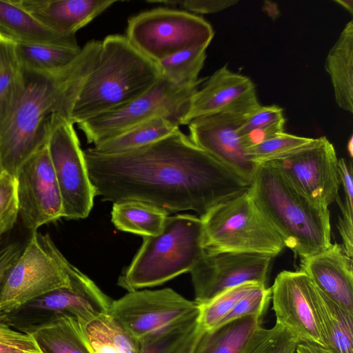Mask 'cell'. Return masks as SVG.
Listing matches in <instances>:
<instances>
[{"label": "cell", "instance_id": "cb8c5ba5", "mask_svg": "<svg viewBox=\"0 0 353 353\" xmlns=\"http://www.w3.org/2000/svg\"><path fill=\"white\" fill-rule=\"evenodd\" d=\"M312 299L325 347L332 353H353V314L327 298L313 283Z\"/></svg>", "mask_w": 353, "mask_h": 353}, {"label": "cell", "instance_id": "44dd1931", "mask_svg": "<svg viewBox=\"0 0 353 353\" xmlns=\"http://www.w3.org/2000/svg\"><path fill=\"white\" fill-rule=\"evenodd\" d=\"M0 34L16 43L80 47L75 36H65L49 29L15 0H0Z\"/></svg>", "mask_w": 353, "mask_h": 353}, {"label": "cell", "instance_id": "83f0119b", "mask_svg": "<svg viewBox=\"0 0 353 353\" xmlns=\"http://www.w3.org/2000/svg\"><path fill=\"white\" fill-rule=\"evenodd\" d=\"M111 216L118 230L150 236L162 231L168 214L143 201L125 200L113 203Z\"/></svg>", "mask_w": 353, "mask_h": 353}, {"label": "cell", "instance_id": "e575fe53", "mask_svg": "<svg viewBox=\"0 0 353 353\" xmlns=\"http://www.w3.org/2000/svg\"><path fill=\"white\" fill-rule=\"evenodd\" d=\"M299 343L292 332L276 323L270 329L262 327L243 353H294Z\"/></svg>", "mask_w": 353, "mask_h": 353}, {"label": "cell", "instance_id": "7bdbcfd3", "mask_svg": "<svg viewBox=\"0 0 353 353\" xmlns=\"http://www.w3.org/2000/svg\"><path fill=\"white\" fill-rule=\"evenodd\" d=\"M203 330L200 327L185 340L172 353H192L196 343Z\"/></svg>", "mask_w": 353, "mask_h": 353}, {"label": "cell", "instance_id": "74e56055", "mask_svg": "<svg viewBox=\"0 0 353 353\" xmlns=\"http://www.w3.org/2000/svg\"><path fill=\"white\" fill-rule=\"evenodd\" d=\"M0 353H43L33 336L0 321Z\"/></svg>", "mask_w": 353, "mask_h": 353}, {"label": "cell", "instance_id": "1f68e13d", "mask_svg": "<svg viewBox=\"0 0 353 353\" xmlns=\"http://www.w3.org/2000/svg\"><path fill=\"white\" fill-rule=\"evenodd\" d=\"M314 138L299 137L286 132L245 150L249 159L257 165L281 159L308 147Z\"/></svg>", "mask_w": 353, "mask_h": 353}, {"label": "cell", "instance_id": "ab89813d", "mask_svg": "<svg viewBox=\"0 0 353 353\" xmlns=\"http://www.w3.org/2000/svg\"><path fill=\"white\" fill-rule=\"evenodd\" d=\"M151 3L165 6H179L188 10L199 14H212L221 12L238 3L235 0H185V1H147Z\"/></svg>", "mask_w": 353, "mask_h": 353}, {"label": "cell", "instance_id": "ba28073f", "mask_svg": "<svg viewBox=\"0 0 353 353\" xmlns=\"http://www.w3.org/2000/svg\"><path fill=\"white\" fill-rule=\"evenodd\" d=\"M214 35L203 18L186 11L156 8L128 21L125 37L154 63L185 49L208 46Z\"/></svg>", "mask_w": 353, "mask_h": 353}, {"label": "cell", "instance_id": "5b68a950", "mask_svg": "<svg viewBox=\"0 0 353 353\" xmlns=\"http://www.w3.org/2000/svg\"><path fill=\"white\" fill-rule=\"evenodd\" d=\"M203 224L195 215L168 216L157 235L143 241L118 285L128 292L160 285L190 272L204 254Z\"/></svg>", "mask_w": 353, "mask_h": 353}, {"label": "cell", "instance_id": "3957f363", "mask_svg": "<svg viewBox=\"0 0 353 353\" xmlns=\"http://www.w3.org/2000/svg\"><path fill=\"white\" fill-rule=\"evenodd\" d=\"M250 192L285 247L301 260L332 244L328 208L312 203L275 167L259 165Z\"/></svg>", "mask_w": 353, "mask_h": 353}, {"label": "cell", "instance_id": "8d00e7d4", "mask_svg": "<svg viewBox=\"0 0 353 353\" xmlns=\"http://www.w3.org/2000/svg\"><path fill=\"white\" fill-rule=\"evenodd\" d=\"M18 216L15 177L4 172L0 176V236L13 228Z\"/></svg>", "mask_w": 353, "mask_h": 353}, {"label": "cell", "instance_id": "8992f818", "mask_svg": "<svg viewBox=\"0 0 353 353\" xmlns=\"http://www.w3.org/2000/svg\"><path fill=\"white\" fill-rule=\"evenodd\" d=\"M200 219L206 252L256 253L273 258L285 248L250 188L216 205Z\"/></svg>", "mask_w": 353, "mask_h": 353}, {"label": "cell", "instance_id": "f546056e", "mask_svg": "<svg viewBox=\"0 0 353 353\" xmlns=\"http://www.w3.org/2000/svg\"><path fill=\"white\" fill-rule=\"evenodd\" d=\"M207 48L194 47L172 54L156 63L160 76L181 87L201 84L199 74L206 58Z\"/></svg>", "mask_w": 353, "mask_h": 353}, {"label": "cell", "instance_id": "7dc6e473", "mask_svg": "<svg viewBox=\"0 0 353 353\" xmlns=\"http://www.w3.org/2000/svg\"><path fill=\"white\" fill-rule=\"evenodd\" d=\"M4 170L2 165V160H1V142H0V176L4 173Z\"/></svg>", "mask_w": 353, "mask_h": 353}, {"label": "cell", "instance_id": "4316f807", "mask_svg": "<svg viewBox=\"0 0 353 353\" xmlns=\"http://www.w3.org/2000/svg\"><path fill=\"white\" fill-rule=\"evenodd\" d=\"M25 87L17 43L0 34V126L19 103Z\"/></svg>", "mask_w": 353, "mask_h": 353}, {"label": "cell", "instance_id": "836d02e7", "mask_svg": "<svg viewBox=\"0 0 353 353\" xmlns=\"http://www.w3.org/2000/svg\"><path fill=\"white\" fill-rule=\"evenodd\" d=\"M339 169L341 183L344 190V202L341 201L339 196L336 201L341 209V216L337 221V228L343 241L341 244L345 254L353 256V178L352 165H348L343 158L339 159Z\"/></svg>", "mask_w": 353, "mask_h": 353}, {"label": "cell", "instance_id": "4fadbf2b", "mask_svg": "<svg viewBox=\"0 0 353 353\" xmlns=\"http://www.w3.org/2000/svg\"><path fill=\"white\" fill-rule=\"evenodd\" d=\"M272 257L232 252H206L190 272L196 301L203 305L246 283L266 285Z\"/></svg>", "mask_w": 353, "mask_h": 353}, {"label": "cell", "instance_id": "d590c367", "mask_svg": "<svg viewBox=\"0 0 353 353\" xmlns=\"http://www.w3.org/2000/svg\"><path fill=\"white\" fill-rule=\"evenodd\" d=\"M271 296V287L267 288L265 285L253 290L241 299L216 326L246 316L256 315L263 317L269 305Z\"/></svg>", "mask_w": 353, "mask_h": 353}, {"label": "cell", "instance_id": "7402d4cb", "mask_svg": "<svg viewBox=\"0 0 353 353\" xmlns=\"http://www.w3.org/2000/svg\"><path fill=\"white\" fill-rule=\"evenodd\" d=\"M262 320L246 316L203 330L192 353H243L262 327Z\"/></svg>", "mask_w": 353, "mask_h": 353}, {"label": "cell", "instance_id": "9c48e42d", "mask_svg": "<svg viewBox=\"0 0 353 353\" xmlns=\"http://www.w3.org/2000/svg\"><path fill=\"white\" fill-rule=\"evenodd\" d=\"M199 85L177 86L160 77L141 96L78 123V128L83 132L88 143L96 145L154 117L167 118L180 126Z\"/></svg>", "mask_w": 353, "mask_h": 353}, {"label": "cell", "instance_id": "ac0fdd59", "mask_svg": "<svg viewBox=\"0 0 353 353\" xmlns=\"http://www.w3.org/2000/svg\"><path fill=\"white\" fill-rule=\"evenodd\" d=\"M91 298L77 285L59 288L30 301L17 310L0 316L12 328L31 334L62 314L82 318L90 310Z\"/></svg>", "mask_w": 353, "mask_h": 353}, {"label": "cell", "instance_id": "7c38bea8", "mask_svg": "<svg viewBox=\"0 0 353 353\" xmlns=\"http://www.w3.org/2000/svg\"><path fill=\"white\" fill-rule=\"evenodd\" d=\"M315 205L328 208L341 185L339 159L325 137L315 138L308 147L269 163Z\"/></svg>", "mask_w": 353, "mask_h": 353}, {"label": "cell", "instance_id": "52a82bcc", "mask_svg": "<svg viewBox=\"0 0 353 353\" xmlns=\"http://www.w3.org/2000/svg\"><path fill=\"white\" fill-rule=\"evenodd\" d=\"M71 266L48 234L32 232L0 295V316L50 292L71 287Z\"/></svg>", "mask_w": 353, "mask_h": 353}, {"label": "cell", "instance_id": "603a6c76", "mask_svg": "<svg viewBox=\"0 0 353 353\" xmlns=\"http://www.w3.org/2000/svg\"><path fill=\"white\" fill-rule=\"evenodd\" d=\"M325 68L330 76L336 103L353 112V20L346 23L330 50Z\"/></svg>", "mask_w": 353, "mask_h": 353}, {"label": "cell", "instance_id": "e0dca14e", "mask_svg": "<svg viewBox=\"0 0 353 353\" xmlns=\"http://www.w3.org/2000/svg\"><path fill=\"white\" fill-rule=\"evenodd\" d=\"M261 105L252 80L224 65L216 70L192 97L181 125L224 112L250 114Z\"/></svg>", "mask_w": 353, "mask_h": 353}, {"label": "cell", "instance_id": "8fae6325", "mask_svg": "<svg viewBox=\"0 0 353 353\" xmlns=\"http://www.w3.org/2000/svg\"><path fill=\"white\" fill-rule=\"evenodd\" d=\"M200 305L171 288L128 292L112 301L109 314L139 342L199 314Z\"/></svg>", "mask_w": 353, "mask_h": 353}, {"label": "cell", "instance_id": "d6986e66", "mask_svg": "<svg viewBox=\"0 0 353 353\" xmlns=\"http://www.w3.org/2000/svg\"><path fill=\"white\" fill-rule=\"evenodd\" d=\"M300 270L324 295L353 314V261L341 244L332 243L325 250L301 259Z\"/></svg>", "mask_w": 353, "mask_h": 353}, {"label": "cell", "instance_id": "b9f144b4", "mask_svg": "<svg viewBox=\"0 0 353 353\" xmlns=\"http://www.w3.org/2000/svg\"><path fill=\"white\" fill-rule=\"evenodd\" d=\"M23 248L21 243L14 242L0 250V295L8 276Z\"/></svg>", "mask_w": 353, "mask_h": 353}, {"label": "cell", "instance_id": "4dcf8cb0", "mask_svg": "<svg viewBox=\"0 0 353 353\" xmlns=\"http://www.w3.org/2000/svg\"><path fill=\"white\" fill-rule=\"evenodd\" d=\"M81 50V47L17 43L21 65L41 72H53L63 68L77 57Z\"/></svg>", "mask_w": 353, "mask_h": 353}, {"label": "cell", "instance_id": "2e32d148", "mask_svg": "<svg viewBox=\"0 0 353 353\" xmlns=\"http://www.w3.org/2000/svg\"><path fill=\"white\" fill-rule=\"evenodd\" d=\"M248 114L224 112L200 117L190 122L188 129L195 145L251 183L258 165L241 147L239 132Z\"/></svg>", "mask_w": 353, "mask_h": 353}, {"label": "cell", "instance_id": "5bb4252c", "mask_svg": "<svg viewBox=\"0 0 353 353\" xmlns=\"http://www.w3.org/2000/svg\"><path fill=\"white\" fill-rule=\"evenodd\" d=\"M19 215L32 232L62 217L61 193L46 145L19 168L16 176Z\"/></svg>", "mask_w": 353, "mask_h": 353}, {"label": "cell", "instance_id": "d6a6232c", "mask_svg": "<svg viewBox=\"0 0 353 353\" xmlns=\"http://www.w3.org/2000/svg\"><path fill=\"white\" fill-rule=\"evenodd\" d=\"M263 285L265 284L246 283L224 292L207 303L200 305V327L203 330H208L216 327L241 299Z\"/></svg>", "mask_w": 353, "mask_h": 353}, {"label": "cell", "instance_id": "f6af8a7d", "mask_svg": "<svg viewBox=\"0 0 353 353\" xmlns=\"http://www.w3.org/2000/svg\"><path fill=\"white\" fill-rule=\"evenodd\" d=\"M334 2L339 3L347 10L351 14H353V1L352 0H336Z\"/></svg>", "mask_w": 353, "mask_h": 353}, {"label": "cell", "instance_id": "484cf974", "mask_svg": "<svg viewBox=\"0 0 353 353\" xmlns=\"http://www.w3.org/2000/svg\"><path fill=\"white\" fill-rule=\"evenodd\" d=\"M179 125L171 120L158 117L132 127L124 132L89 148L103 155L117 154L137 150L172 134Z\"/></svg>", "mask_w": 353, "mask_h": 353}, {"label": "cell", "instance_id": "f1b7e54d", "mask_svg": "<svg viewBox=\"0 0 353 353\" xmlns=\"http://www.w3.org/2000/svg\"><path fill=\"white\" fill-rule=\"evenodd\" d=\"M30 334L43 353H90L77 319L69 314L59 316Z\"/></svg>", "mask_w": 353, "mask_h": 353}, {"label": "cell", "instance_id": "9a60e30c", "mask_svg": "<svg viewBox=\"0 0 353 353\" xmlns=\"http://www.w3.org/2000/svg\"><path fill=\"white\" fill-rule=\"evenodd\" d=\"M312 282L301 270H283L271 287L276 323L292 332L300 342L325 347L312 299Z\"/></svg>", "mask_w": 353, "mask_h": 353}, {"label": "cell", "instance_id": "7a4b0ae2", "mask_svg": "<svg viewBox=\"0 0 353 353\" xmlns=\"http://www.w3.org/2000/svg\"><path fill=\"white\" fill-rule=\"evenodd\" d=\"M101 41L86 43L77 57L63 68L37 71L22 65L25 87L10 117L0 126L2 165L15 177L19 168L46 145L52 114L70 119L74 103L95 67Z\"/></svg>", "mask_w": 353, "mask_h": 353}, {"label": "cell", "instance_id": "ffe728a7", "mask_svg": "<svg viewBox=\"0 0 353 353\" xmlns=\"http://www.w3.org/2000/svg\"><path fill=\"white\" fill-rule=\"evenodd\" d=\"M43 25L65 36L76 32L117 0H15Z\"/></svg>", "mask_w": 353, "mask_h": 353}, {"label": "cell", "instance_id": "277c9868", "mask_svg": "<svg viewBox=\"0 0 353 353\" xmlns=\"http://www.w3.org/2000/svg\"><path fill=\"white\" fill-rule=\"evenodd\" d=\"M156 63L137 50L125 36L102 41L97 63L74 103L70 120L79 123L117 109L148 91L159 79Z\"/></svg>", "mask_w": 353, "mask_h": 353}, {"label": "cell", "instance_id": "6da1fadb", "mask_svg": "<svg viewBox=\"0 0 353 353\" xmlns=\"http://www.w3.org/2000/svg\"><path fill=\"white\" fill-rule=\"evenodd\" d=\"M96 196L137 200L168 214L201 215L247 190L250 183L199 148L180 129L149 145L103 155L83 150Z\"/></svg>", "mask_w": 353, "mask_h": 353}, {"label": "cell", "instance_id": "30bf717a", "mask_svg": "<svg viewBox=\"0 0 353 353\" xmlns=\"http://www.w3.org/2000/svg\"><path fill=\"white\" fill-rule=\"evenodd\" d=\"M46 145L61 193L62 217L86 218L96 192L74 123L61 114H52Z\"/></svg>", "mask_w": 353, "mask_h": 353}, {"label": "cell", "instance_id": "ee69618b", "mask_svg": "<svg viewBox=\"0 0 353 353\" xmlns=\"http://www.w3.org/2000/svg\"><path fill=\"white\" fill-rule=\"evenodd\" d=\"M296 351L297 353H332L325 347L310 342H300Z\"/></svg>", "mask_w": 353, "mask_h": 353}, {"label": "cell", "instance_id": "bcb514c9", "mask_svg": "<svg viewBox=\"0 0 353 353\" xmlns=\"http://www.w3.org/2000/svg\"><path fill=\"white\" fill-rule=\"evenodd\" d=\"M347 150L350 154V157L352 158L353 157V140H352V136L350 137L347 145Z\"/></svg>", "mask_w": 353, "mask_h": 353}, {"label": "cell", "instance_id": "60d3db41", "mask_svg": "<svg viewBox=\"0 0 353 353\" xmlns=\"http://www.w3.org/2000/svg\"><path fill=\"white\" fill-rule=\"evenodd\" d=\"M285 119L271 125L251 130L239 137L241 145L245 150L257 145L275 136L284 132Z\"/></svg>", "mask_w": 353, "mask_h": 353}, {"label": "cell", "instance_id": "d4e9b609", "mask_svg": "<svg viewBox=\"0 0 353 353\" xmlns=\"http://www.w3.org/2000/svg\"><path fill=\"white\" fill-rule=\"evenodd\" d=\"M77 321L90 353H141L137 341L109 313Z\"/></svg>", "mask_w": 353, "mask_h": 353}, {"label": "cell", "instance_id": "f35d334b", "mask_svg": "<svg viewBox=\"0 0 353 353\" xmlns=\"http://www.w3.org/2000/svg\"><path fill=\"white\" fill-rule=\"evenodd\" d=\"M283 119H285L283 110L279 106L260 105L247 115L239 128V137L254 129L267 126Z\"/></svg>", "mask_w": 353, "mask_h": 353}]
</instances>
